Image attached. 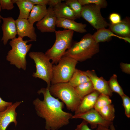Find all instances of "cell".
Returning <instances> with one entry per match:
<instances>
[{
    "instance_id": "obj_24",
    "label": "cell",
    "mask_w": 130,
    "mask_h": 130,
    "mask_svg": "<svg viewBox=\"0 0 130 130\" xmlns=\"http://www.w3.org/2000/svg\"><path fill=\"white\" fill-rule=\"evenodd\" d=\"M98 112L102 117L107 121L112 122L115 117V109L114 105L111 104L104 106Z\"/></svg>"
},
{
    "instance_id": "obj_14",
    "label": "cell",
    "mask_w": 130,
    "mask_h": 130,
    "mask_svg": "<svg viewBox=\"0 0 130 130\" xmlns=\"http://www.w3.org/2000/svg\"><path fill=\"white\" fill-rule=\"evenodd\" d=\"M16 22L18 37L23 39L24 37H27L32 41L36 40L37 36L35 28L29 23L28 19L18 18Z\"/></svg>"
},
{
    "instance_id": "obj_4",
    "label": "cell",
    "mask_w": 130,
    "mask_h": 130,
    "mask_svg": "<svg viewBox=\"0 0 130 130\" xmlns=\"http://www.w3.org/2000/svg\"><path fill=\"white\" fill-rule=\"evenodd\" d=\"M56 40L52 47L45 54L52 60L53 64H57L65 54L67 50L71 46L74 31L65 29L56 31Z\"/></svg>"
},
{
    "instance_id": "obj_30",
    "label": "cell",
    "mask_w": 130,
    "mask_h": 130,
    "mask_svg": "<svg viewBox=\"0 0 130 130\" xmlns=\"http://www.w3.org/2000/svg\"><path fill=\"white\" fill-rule=\"evenodd\" d=\"M1 9L8 10L13 9L14 6L12 0H0Z\"/></svg>"
},
{
    "instance_id": "obj_3",
    "label": "cell",
    "mask_w": 130,
    "mask_h": 130,
    "mask_svg": "<svg viewBox=\"0 0 130 130\" xmlns=\"http://www.w3.org/2000/svg\"><path fill=\"white\" fill-rule=\"evenodd\" d=\"M49 89L52 96L60 99L72 112L75 111L82 100L75 88L68 82L52 84Z\"/></svg>"
},
{
    "instance_id": "obj_34",
    "label": "cell",
    "mask_w": 130,
    "mask_h": 130,
    "mask_svg": "<svg viewBox=\"0 0 130 130\" xmlns=\"http://www.w3.org/2000/svg\"><path fill=\"white\" fill-rule=\"evenodd\" d=\"M120 67L122 71L126 74H130V64L121 62L120 64Z\"/></svg>"
},
{
    "instance_id": "obj_17",
    "label": "cell",
    "mask_w": 130,
    "mask_h": 130,
    "mask_svg": "<svg viewBox=\"0 0 130 130\" xmlns=\"http://www.w3.org/2000/svg\"><path fill=\"white\" fill-rule=\"evenodd\" d=\"M108 26L109 29L116 35L130 38V20L129 17H126L116 24L109 23Z\"/></svg>"
},
{
    "instance_id": "obj_23",
    "label": "cell",
    "mask_w": 130,
    "mask_h": 130,
    "mask_svg": "<svg viewBox=\"0 0 130 130\" xmlns=\"http://www.w3.org/2000/svg\"><path fill=\"white\" fill-rule=\"evenodd\" d=\"M75 88L82 99L85 96L95 90L92 83L91 80L81 84Z\"/></svg>"
},
{
    "instance_id": "obj_2",
    "label": "cell",
    "mask_w": 130,
    "mask_h": 130,
    "mask_svg": "<svg viewBox=\"0 0 130 130\" xmlns=\"http://www.w3.org/2000/svg\"><path fill=\"white\" fill-rule=\"evenodd\" d=\"M99 51V43L88 33L78 42H75L66 51L64 55L69 56L78 62H82L91 58Z\"/></svg>"
},
{
    "instance_id": "obj_40",
    "label": "cell",
    "mask_w": 130,
    "mask_h": 130,
    "mask_svg": "<svg viewBox=\"0 0 130 130\" xmlns=\"http://www.w3.org/2000/svg\"><path fill=\"white\" fill-rule=\"evenodd\" d=\"M1 6H0V12L1 11Z\"/></svg>"
},
{
    "instance_id": "obj_35",
    "label": "cell",
    "mask_w": 130,
    "mask_h": 130,
    "mask_svg": "<svg viewBox=\"0 0 130 130\" xmlns=\"http://www.w3.org/2000/svg\"><path fill=\"white\" fill-rule=\"evenodd\" d=\"M29 1L35 5L46 6L48 0H28Z\"/></svg>"
},
{
    "instance_id": "obj_8",
    "label": "cell",
    "mask_w": 130,
    "mask_h": 130,
    "mask_svg": "<svg viewBox=\"0 0 130 130\" xmlns=\"http://www.w3.org/2000/svg\"><path fill=\"white\" fill-rule=\"evenodd\" d=\"M101 9L99 6L93 4H89L82 6L81 17L97 30L105 28L109 24L102 15Z\"/></svg>"
},
{
    "instance_id": "obj_26",
    "label": "cell",
    "mask_w": 130,
    "mask_h": 130,
    "mask_svg": "<svg viewBox=\"0 0 130 130\" xmlns=\"http://www.w3.org/2000/svg\"><path fill=\"white\" fill-rule=\"evenodd\" d=\"M111 103L112 100L109 96L100 94L96 100L94 108L98 112L104 106Z\"/></svg>"
},
{
    "instance_id": "obj_39",
    "label": "cell",
    "mask_w": 130,
    "mask_h": 130,
    "mask_svg": "<svg viewBox=\"0 0 130 130\" xmlns=\"http://www.w3.org/2000/svg\"><path fill=\"white\" fill-rule=\"evenodd\" d=\"M109 127L111 130H116L113 124V123L110 125Z\"/></svg>"
},
{
    "instance_id": "obj_12",
    "label": "cell",
    "mask_w": 130,
    "mask_h": 130,
    "mask_svg": "<svg viewBox=\"0 0 130 130\" xmlns=\"http://www.w3.org/2000/svg\"><path fill=\"white\" fill-rule=\"evenodd\" d=\"M47 10L45 16L36 23L37 28L41 32H55L57 17L53 7L49 6Z\"/></svg>"
},
{
    "instance_id": "obj_13",
    "label": "cell",
    "mask_w": 130,
    "mask_h": 130,
    "mask_svg": "<svg viewBox=\"0 0 130 130\" xmlns=\"http://www.w3.org/2000/svg\"><path fill=\"white\" fill-rule=\"evenodd\" d=\"M0 19L3 21L1 26L3 36L1 40L4 45H6L8 41L15 38L17 35L16 20L12 17H4L0 16Z\"/></svg>"
},
{
    "instance_id": "obj_27",
    "label": "cell",
    "mask_w": 130,
    "mask_h": 130,
    "mask_svg": "<svg viewBox=\"0 0 130 130\" xmlns=\"http://www.w3.org/2000/svg\"><path fill=\"white\" fill-rule=\"evenodd\" d=\"M65 3L73 11L76 18L79 19L81 17V13L82 6L78 0H66Z\"/></svg>"
},
{
    "instance_id": "obj_25",
    "label": "cell",
    "mask_w": 130,
    "mask_h": 130,
    "mask_svg": "<svg viewBox=\"0 0 130 130\" xmlns=\"http://www.w3.org/2000/svg\"><path fill=\"white\" fill-rule=\"evenodd\" d=\"M108 83L110 88L112 92L117 93L121 97L125 94L122 88L118 82L116 74H113L111 77Z\"/></svg>"
},
{
    "instance_id": "obj_41",
    "label": "cell",
    "mask_w": 130,
    "mask_h": 130,
    "mask_svg": "<svg viewBox=\"0 0 130 130\" xmlns=\"http://www.w3.org/2000/svg\"><path fill=\"white\" fill-rule=\"evenodd\" d=\"M1 19H0V24L1 23Z\"/></svg>"
},
{
    "instance_id": "obj_37",
    "label": "cell",
    "mask_w": 130,
    "mask_h": 130,
    "mask_svg": "<svg viewBox=\"0 0 130 130\" xmlns=\"http://www.w3.org/2000/svg\"><path fill=\"white\" fill-rule=\"evenodd\" d=\"M97 130H111L109 128L102 126L101 125H98L97 127Z\"/></svg>"
},
{
    "instance_id": "obj_1",
    "label": "cell",
    "mask_w": 130,
    "mask_h": 130,
    "mask_svg": "<svg viewBox=\"0 0 130 130\" xmlns=\"http://www.w3.org/2000/svg\"><path fill=\"white\" fill-rule=\"evenodd\" d=\"M37 93L43 94V100L37 98L33 104L37 115L45 119L46 130H57L69 123L73 115L63 110L64 103L52 96L48 88H42Z\"/></svg>"
},
{
    "instance_id": "obj_16",
    "label": "cell",
    "mask_w": 130,
    "mask_h": 130,
    "mask_svg": "<svg viewBox=\"0 0 130 130\" xmlns=\"http://www.w3.org/2000/svg\"><path fill=\"white\" fill-rule=\"evenodd\" d=\"M86 24L82 23H78L74 20L62 18H57L56 26L65 29L72 30L81 33L86 32Z\"/></svg>"
},
{
    "instance_id": "obj_31",
    "label": "cell",
    "mask_w": 130,
    "mask_h": 130,
    "mask_svg": "<svg viewBox=\"0 0 130 130\" xmlns=\"http://www.w3.org/2000/svg\"><path fill=\"white\" fill-rule=\"evenodd\" d=\"M109 18L110 23L113 24H116L120 23L121 21L120 15L116 13H112L109 15Z\"/></svg>"
},
{
    "instance_id": "obj_15",
    "label": "cell",
    "mask_w": 130,
    "mask_h": 130,
    "mask_svg": "<svg viewBox=\"0 0 130 130\" xmlns=\"http://www.w3.org/2000/svg\"><path fill=\"white\" fill-rule=\"evenodd\" d=\"M100 94L94 90L84 97L75 111L74 115L83 113L94 108L96 100Z\"/></svg>"
},
{
    "instance_id": "obj_33",
    "label": "cell",
    "mask_w": 130,
    "mask_h": 130,
    "mask_svg": "<svg viewBox=\"0 0 130 130\" xmlns=\"http://www.w3.org/2000/svg\"><path fill=\"white\" fill-rule=\"evenodd\" d=\"M88 124L87 122L83 120L80 124L77 125L75 130H92L88 127Z\"/></svg>"
},
{
    "instance_id": "obj_28",
    "label": "cell",
    "mask_w": 130,
    "mask_h": 130,
    "mask_svg": "<svg viewBox=\"0 0 130 130\" xmlns=\"http://www.w3.org/2000/svg\"><path fill=\"white\" fill-rule=\"evenodd\" d=\"M80 4L82 6L89 4H93L99 6L101 8H105L107 3L105 0H78Z\"/></svg>"
},
{
    "instance_id": "obj_20",
    "label": "cell",
    "mask_w": 130,
    "mask_h": 130,
    "mask_svg": "<svg viewBox=\"0 0 130 130\" xmlns=\"http://www.w3.org/2000/svg\"><path fill=\"white\" fill-rule=\"evenodd\" d=\"M92 36L95 41L98 43L109 41L111 40L113 37H116L120 39H122L123 37L114 34L109 29L105 28H101L97 30Z\"/></svg>"
},
{
    "instance_id": "obj_32",
    "label": "cell",
    "mask_w": 130,
    "mask_h": 130,
    "mask_svg": "<svg viewBox=\"0 0 130 130\" xmlns=\"http://www.w3.org/2000/svg\"><path fill=\"white\" fill-rule=\"evenodd\" d=\"M12 104L11 102L4 101L0 97V111H2L5 110Z\"/></svg>"
},
{
    "instance_id": "obj_10",
    "label": "cell",
    "mask_w": 130,
    "mask_h": 130,
    "mask_svg": "<svg viewBox=\"0 0 130 130\" xmlns=\"http://www.w3.org/2000/svg\"><path fill=\"white\" fill-rule=\"evenodd\" d=\"M22 101H17L12 104L5 110L0 111V130H6L9 125L13 123L16 126L17 113L16 108L22 103Z\"/></svg>"
},
{
    "instance_id": "obj_21",
    "label": "cell",
    "mask_w": 130,
    "mask_h": 130,
    "mask_svg": "<svg viewBox=\"0 0 130 130\" xmlns=\"http://www.w3.org/2000/svg\"><path fill=\"white\" fill-rule=\"evenodd\" d=\"M18 7L19 14L18 18L27 19L30 13L35 5L28 0H12Z\"/></svg>"
},
{
    "instance_id": "obj_9",
    "label": "cell",
    "mask_w": 130,
    "mask_h": 130,
    "mask_svg": "<svg viewBox=\"0 0 130 130\" xmlns=\"http://www.w3.org/2000/svg\"><path fill=\"white\" fill-rule=\"evenodd\" d=\"M76 118L83 119L90 124L92 129L97 128L98 125L109 128L112 123L104 119L94 108L83 113L73 115L72 119Z\"/></svg>"
},
{
    "instance_id": "obj_38",
    "label": "cell",
    "mask_w": 130,
    "mask_h": 130,
    "mask_svg": "<svg viewBox=\"0 0 130 130\" xmlns=\"http://www.w3.org/2000/svg\"><path fill=\"white\" fill-rule=\"evenodd\" d=\"M122 39L128 43H130V38L128 37H123Z\"/></svg>"
},
{
    "instance_id": "obj_5",
    "label": "cell",
    "mask_w": 130,
    "mask_h": 130,
    "mask_svg": "<svg viewBox=\"0 0 130 130\" xmlns=\"http://www.w3.org/2000/svg\"><path fill=\"white\" fill-rule=\"evenodd\" d=\"M30 39L24 40L23 39L18 37L12 40L9 44L12 48L8 52L6 60L12 65H15L18 69L25 70L26 62V56L31 48L32 44L27 45Z\"/></svg>"
},
{
    "instance_id": "obj_29",
    "label": "cell",
    "mask_w": 130,
    "mask_h": 130,
    "mask_svg": "<svg viewBox=\"0 0 130 130\" xmlns=\"http://www.w3.org/2000/svg\"><path fill=\"white\" fill-rule=\"evenodd\" d=\"M122 100L123 106L124 107L125 114L128 118L130 117V98L125 94L121 97Z\"/></svg>"
},
{
    "instance_id": "obj_7",
    "label": "cell",
    "mask_w": 130,
    "mask_h": 130,
    "mask_svg": "<svg viewBox=\"0 0 130 130\" xmlns=\"http://www.w3.org/2000/svg\"><path fill=\"white\" fill-rule=\"evenodd\" d=\"M29 55L33 60L35 64L36 71L33 73V77L44 81L47 83V87L49 88L51 85L53 64L45 53L42 52H31Z\"/></svg>"
},
{
    "instance_id": "obj_22",
    "label": "cell",
    "mask_w": 130,
    "mask_h": 130,
    "mask_svg": "<svg viewBox=\"0 0 130 130\" xmlns=\"http://www.w3.org/2000/svg\"><path fill=\"white\" fill-rule=\"evenodd\" d=\"M90 80L89 78L83 73V71L76 68L68 83L70 85L75 88Z\"/></svg>"
},
{
    "instance_id": "obj_11",
    "label": "cell",
    "mask_w": 130,
    "mask_h": 130,
    "mask_svg": "<svg viewBox=\"0 0 130 130\" xmlns=\"http://www.w3.org/2000/svg\"><path fill=\"white\" fill-rule=\"evenodd\" d=\"M92 82L95 90L100 94H104L110 97L112 95V92L109 87L108 81L102 77H99L94 70L83 71Z\"/></svg>"
},
{
    "instance_id": "obj_18",
    "label": "cell",
    "mask_w": 130,
    "mask_h": 130,
    "mask_svg": "<svg viewBox=\"0 0 130 130\" xmlns=\"http://www.w3.org/2000/svg\"><path fill=\"white\" fill-rule=\"evenodd\" d=\"M57 18L75 20L77 19L73 11L65 2H61L53 8Z\"/></svg>"
},
{
    "instance_id": "obj_36",
    "label": "cell",
    "mask_w": 130,
    "mask_h": 130,
    "mask_svg": "<svg viewBox=\"0 0 130 130\" xmlns=\"http://www.w3.org/2000/svg\"><path fill=\"white\" fill-rule=\"evenodd\" d=\"M62 0H48V2L47 5L49 6L52 7L53 8L55 6L62 2Z\"/></svg>"
},
{
    "instance_id": "obj_6",
    "label": "cell",
    "mask_w": 130,
    "mask_h": 130,
    "mask_svg": "<svg viewBox=\"0 0 130 130\" xmlns=\"http://www.w3.org/2000/svg\"><path fill=\"white\" fill-rule=\"evenodd\" d=\"M78 62L69 56H63L57 64L53 65L51 84L68 82L76 69Z\"/></svg>"
},
{
    "instance_id": "obj_19",
    "label": "cell",
    "mask_w": 130,
    "mask_h": 130,
    "mask_svg": "<svg viewBox=\"0 0 130 130\" xmlns=\"http://www.w3.org/2000/svg\"><path fill=\"white\" fill-rule=\"evenodd\" d=\"M46 6L35 5L30 13L28 20L33 25L36 22H39L42 19L47 13Z\"/></svg>"
}]
</instances>
